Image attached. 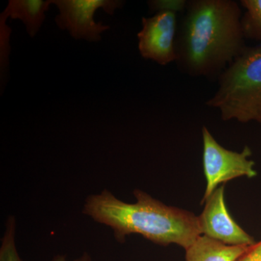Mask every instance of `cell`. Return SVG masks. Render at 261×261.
Wrapping results in <instances>:
<instances>
[{
  "instance_id": "obj_1",
  "label": "cell",
  "mask_w": 261,
  "mask_h": 261,
  "mask_svg": "<svg viewBox=\"0 0 261 261\" xmlns=\"http://www.w3.org/2000/svg\"><path fill=\"white\" fill-rule=\"evenodd\" d=\"M176 37V65L193 77L219 79L245 49L240 5L232 0L187 1Z\"/></svg>"
},
{
  "instance_id": "obj_2",
  "label": "cell",
  "mask_w": 261,
  "mask_h": 261,
  "mask_svg": "<svg viewBox=\"0 0 261 261\" xmlns=\"http://www.w3.org/2000/svg\"><path fill=\"white\" fill-rule=\"evenodd\" d=\"M134 195L136 202L127 203L104 190L86 199L83 214L111 228L118 243L137 233L158 245L176 244L186 250L202 235L198 216L165 205L142 190Z\"/></svg>"
},
{
  "instance_id": "obj_3",
  "label": "cell",
  "mask_w": 261,
  "mask_h": 261,
  "mask_svg": "<svg viewBox=\"0 0 261 261\" xmlns=\"http://www.w3.org/2000/svg\"><path fill=\"white\" fill-rule=\"evenodd\" d=\"M218 80L206 106L219 109L223 121L261 123V45L245 47Z\"/></svg>"
},
{
  "instance_id": "obj_4",
  "label": "cell",
  "mask_w": 261,
  "mask_h": 261,
  "mask_svg": "<svg viewBox=\"0 0 261 261\" xmlns=\"http://www.w3.org/2000/svg\"><path fill=\"white\" fill-rule=\"evenodd\" d=\"M203 142L204 173L207 181L205 195L202 202L205 200L219 187L234 178L247 176L255 177L257 175L255 163L250 159L252 152L245 147L243 152L228 150L220 145L207 129L202 127Z\"/></svg>"
},
{
  "instance_id": "obj_5",
  "label": "cell",
  "mask_w": 261,
  "mask_h": 261,
  "mask_svg": "<svg viewBox=\"0 0 261 261\" xmlns=\"http://www.w3.org/2000/svg\"><path fill=\"white\" fill-rule=\"evenodd\" d=\"M124 2L121 0H53L59 9L56 23L62 30H68L75 39L98 42L101 34L110 29L109 25L96 23L94 15L99 8L113 15L121 8Z\"/></svg>"
},
{
  "instance_id": "obj_6",
  "label": "cell",
  "mask_w": 261,
  "mask_h": 261,
  "mask_svg": "<svg viewBox=\"0 0 261 261\" xmlns=\"http://www.w3.org/2000/svg\"><path fill=\"white\" fill-rule=\"evenodd\" d=\"M177 12V10L165 9L150 18H142V29L137 34L142 58L161 65L176 62Z\"/></svg>"
},
{
  "instance_id": "obj_7",
  "label": "cell",
  "mask_w": 261,
  "mask_h": 261,
  "mask_svg": "<svg viewBox=\"0 0 261 261\" xmlns=\"http://www.w3.org/2000/svg\"><path fill=\"white\" fill-rule=\"evenodd\" d=\"M204 210L198 216L201 234L232 246H252L255 242L235 222L226 208L224 185L218 187L205 200Z\"/></svg>"
},
{
  "instance_id": "obj_8",
  "label": "cell",
  "mask_w": 261,
  "mask_h": 261,
  "mask_svg": "<svg viewBox=\"0 0 261 261\" xmlns=\"http://www.w3.org/2000/svg\"><path fill=\"white\" fill-rule=\"evenodd\" d=\"M252 246L225 245L201 235L186 249V261H237Z\"/></svg>"
},
{
  "instance_id": "obj_9",
  "label": "cell",
  "mask_w": 261,
  "mask_h": 261,
  "mask_svg": "<svg viewBox=\"0 0 261 261\" xmlns=\"http://www.w3.org/2000/svg\"><path fill=\"white\" fill-rule=\"evenodd\" d=\"M51 4L53 0H10L3 13L8 18L21 20L33 38L40 30Z\"/></svg>"
},
{
  "instance_id": "obj_10",
  "label": "cell",
  "mask_w": 261,
  "mask_h": 261,
  "mask_svg": "<svg viewBox=\"0 0 261 261\" xmlns=\"http://www.w3.org/2000/svg\"><path fill=\"white\" fill-rule=\"evenodd\" d=\"M240 5L245 9L241 19L244 37L261 44V0H242Z\"/></svg>"
},
{
  "instance_id": "obj_11",
  "label": "cell",
  "mask_w": 261,
  "mask_h": 261,
  "mask_svg": "<svg viewBox=\"0 0 261 261\" xmlns=\"http://www.w3.org/2000/svg\"><path fill=\"white\" fill-rule=\"evenodd\" d=\"M16 220L13 216L7 219L0 246V261H23L19 256L15 243Z\"/></svg>"
},
{
  "instance_id": "obj_12",
  "label": "cell",
  "mask_w": 261,
  "mask_h": 261,
  "mask_svg": "<svg viewBox=\"0 0 261 261\" xmlns=\"http://www.w3.org/2000/svg\"><path fill=\"white\" fill-rule=\"evenodd\" d=\"M6 16L3 13L0 15V68H1V89L5 84V75L9 65L10 51V36L11 29L6 24Z\"/></svg>"
},
{
  "instance_id": "obj_13",
  "label": "cell",
  "mask_w": 261,
  "mask_h": 261,
  "mask_svg": "<svg viewBox=\"0 0 261 261\" xmlns=\"http://www.w3.org/2000/svg\"><path fill=\"white\" fill-rule=\"evenodd\" d=\"M187 2L185 0H176V1H168V0H154L149 1L148 5L149 9L152 11H160L165 9H175L178 11L185 8Z\"/></svg>"
},
{
  "instance_id": "obj_14",
  "label": "cell",
  "mask_w": 261,
  "mask_h": 261,
  "mask_svg": "<svg viewBox=\"0 0 261 261\" xmlns=\"http://www.w3.org/2000/svg\"><path fill=\"white\" fill-rule=\"evenodd\" d=\"M237 261H261V241L252 245L248 251Z\"/></svg>"
},
{
  "instance_id": "obj_15",
  "label": "cell",
  "mask_w": 261,
  "mask_h": 261,
  "mask_svg": "<svg viewBox=\"0 0 261 261\" xmlns=\"http://www.w3.org/2000/svg\"><path fill=\"white\" fill-rule=\"evenodd\" d=\"M51 261H70L68 260V259L64 256V255H56L54 258ZM73 261H92V258H91L90 255H89L88 253L85 252L83 255H82L79 258L75 259Z\"/></svg>"
}]
</instances>
